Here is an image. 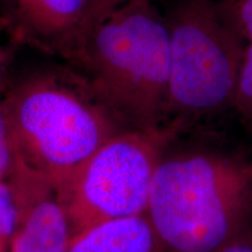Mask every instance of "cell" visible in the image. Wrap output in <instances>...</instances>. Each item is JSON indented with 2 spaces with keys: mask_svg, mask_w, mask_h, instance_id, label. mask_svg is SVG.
Returning <instances> with one entry per match:
<instances>
[{
  "mask_svg": "<svg viewBox=\"0 0 252 252\" xmlns=\"http://www.w3.org/2000/svg\"><path fill=\"white\" fill-rule=\"evenodd\" d=\"M127 130L166 127L171 81L167 19L154 0H127L91 28L70 64Z\"/></svg>",
  "mask_w": 252,
  "mask_h": 252,
  "instance_id": "cell-1",
  "label": "cell"
},
{
  "mask_svg": "<svg viewBox=\"0 0 252 252\" xmlns=\"http://www.w3.org/2000/svg\"><path fill=\"white\" fill-rule=\"evenodd\" d=\"M14 167L61 185L123 130L93 88L72 68L27 75L2 99Z\"/></svg>",
  "mask_w": 252,
  "mask_h": 252,
  "instance_id": "cell-2",
  "label": "cell"
},
{
  "mask_svg": "<svg viewBox=\"0 0 252 252\" xmlns=\"http://www.w3.org/2000/svg\"><path fill=\"white\" fill-rule=\"evenodd\" d=\"M251 200L248 166L209 153L162 157L146 215L165 252H217L241 235Z\"/></svg>",
  "mask_w": 252,
  "mask_h": 252,
  "instance_id": "cell-3",
  "label": "cell"
},
{
  "mask_svg": "<svg viewBox=\"0 0 252 252\" xmlns=\"http://www.w3.org/2000/svg\"><path fill=\"white\" fill-rule=\"evenodd\" d=\"M166 19L171 42L166 127L178 132L234 102L245 46L215 0H179Z\"/></svg>",
  "mask_w": 252,
  "mask_h": 252,
  "instance_id": "cell-4",
  "label": "cell"
},
{
  "mask_svg": "<svg viewBox=\"0 0 252 252\" xmlns=\"http://www.w3.org/2000/svg\"><path fill=\"white\" fill-rule=\"evenodd\" d=\"M175 130H123L59 185L74 238L91 226L146 214L154 174Z\"/></svg>",
  "mask_w": 252,
  "mask_h": 252,
  "instance_id": "cell-5",
  "label": "cell"
},
{
  "mask_svg": "<svg viewBox=\"0 0 252 252\" xmlns=\"http://www.w3.org/2000/svg\"><path fill=\"white\" fill-rule=\"evenodd\" d=\"M97 23L94 0H0V27L15 43L68 64Z\"/></svg>",
  "mask_w": 252,
  "mask_h": 252,
  "instance_id": "cell-6",
  "label": "cell"
},
{
  "mask_svg": "<svg viewBox=\"0 0 252 252\" xmlns=\"http://www.w3.org/2000/svg\"><path fill=\"white\" fill-rule=\"evenodd\" d=\"M9 176L18 210L9 252H68L74 231L58 185L20 167Z\"/></svg>",
  "mask_w": 252,
  "mask_h": 252,
  "instance_id": "cell-7",
  "label": "cell"
},
{
  "mask_svg": "<svg viewBox=\"0 0 252 252\" xmlns=\"http://www.w3.org/2000/svg\"><path fill=\"white\" fill-rule=\"evenodd\" d=\"M68 252H165L146 214L99 223L72 239Z\"/></svg>",
  "mask_w": 252,
  "mask_h": 252,
  "instance_id": "cell-8",
  "label": "cell"
},
{
  "mask_svg": "<svg viewBox=\"0 0 252 252\" xmlns=\"http://www.w3.org/2000/svg\"><path fill=\"white\" fill-rule=\"evenodd\" d=\"M220 13L238 36L252 45V0H215Z\"/></svg>",
  "mask_w": 252,
  "mask_h": 252,
  "instance_id": "cell-9",
  "label": "cell"
},
{
  "mask_svg": "<svg viewBox=\"0 0 252 252\" xmlns=\"http://www.w3.org/2000/svg\"><path fill=\"white\" fill-rule=\"evenodd\" d=\"M17 217V204L11 185L0 180V252H9Z\"/></svg>",
  "mask_w": 252,
  "mask_h": 252,
  "instance_id": "cell-10",
  "label": "cell"
},
{
  "mask_svg": "<svg viewBox=\"0 0 252 252\" xmlns=\"http://www.w3.org/2000/svg\"><path fill=\"white\" fill-rule=\"evenodd\" d=\"M232 104L239 112L252 117V45L245 47Z\"/></svg>",
  "mask_w": 252,
  "mask_h": 252,
  "instance_id": "cell-11",
  "label": "cell"
},
{
  "mask_svg": "<svg viewBox=\"0 0 252 252\" xmlns=\"http://www.w3.org/2000/svg\"><path fill=\"white\" fill-rule=\"evenodd\" d=\"M15 165V156L11 132L6 117L2 99L0 100V180L11 175Z\"/></svg>",
  "mask_w": 252,
  "mask_h": 252,
  "instance_id": "cell-12",
  "label": "cell"
},
{
  "mask_svg": "<svg viewBox=\"0 0 252 252\" xmlns=\"http://www.w3.org/2000/svg\"><path fill=\"white\" fill-rule=\"evenodd\" d=\"M217 252H252V239L239 235Z\"/></svg>",
  "mask_w": 252,
  "mask_h": 252,
  "instance_id": "cell-13",
  "label": "cell"
},
{
  "mask_svg": "<svg viewBox=\"0 0 252 252\" xmlns=\"http://www.w3.org/2000/svg\"><path fill=\"white\" fill-rule=\"evenodd\" d=\"M125 1H127V0H94L97 14H98V23L103 18H105L110 12H112L118 6L124 4Z\"/></svg>",
  "mask_w": 252,
  "mask_h": 252,
  "instance_id": "cell-14",
  "label": "cell"
},
{
  "mask_svg": "<svg viewBox=\"0 0 252 252\" xmlns=\"http://www.w3.org/2000/svg\"><path fill=\"white\" fill-rule=\"evenodd\" d=\"M8 75V53L0 47V90L4 89Z\"/></svg>",
  "mask_w": 252,
  "mask_h": 252,
  "instance_id": "cell-15",
  "label": "cell"
},
{
  "mask_svg": "<svg viewBox=\"0 0 252 252\" xmlns=\"http://www.w3.org/2000/svg\"><path fill=\"white\" fill-rule=\"evenodd\" d=\"M248 169H249V173H250V175L252 178V162L250 163V165H248Z\"/></svg>",
  "mask_w": 252,
  "mask_h": 252,
  "instance_id": "cell-16",
  "label": "cell"
}]
</instances>
